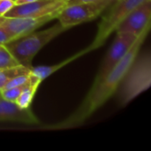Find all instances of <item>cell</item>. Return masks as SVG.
Instances as JSON below:
<instances>
[{
	"label": "cell",
	"instance_id": "cell-1",
	"mask_svg": "<svg viewBox=\"0 0 151 151\" xmlns=\"http://www.w3.org/2000/svg\"><path fill=\"white\" fill-rule=\"evenodd\" d=\"M150 26L146 27L142 33L137 36L135 42L128 50L127 54L110 71V73L101 81L94 82L81 106L71 116L59 123L45 126L43 128L49 130H62L80 127L95 111L102 107L119 88L125 73L137 57L143 42L150 33Z\"/></svg>",
	"mask_w": 151,
	"mask_h": 151
},
{
	"label": "cell",
	"instance_id": "cell-2",
	"mask_svg": "<svg viewBox=\"0 0 151 151\" xmlns=\"http://www.w3.org/2000/svg\"><path fill=\"white\" fill-rule=\"evenodd\" d=\"M69 28L56 24L45 30L32 32L25 36L14 39L4 45L19 65L31 68L35 55L50 42Z\"/></svg>",
	"mask_w": 151,
	"mask_h": 151
},
{
	"label": "cell",
	"instance_id": "cell-3",
	"mask_svg": "<svg viewBox=\"0 0 151 151\" xmlns=\"http://www.w3.org/2000/svg\"><path fill=\"white\" fill-rule=\"evenodd\" d=\"M151 85V57L150 52L135 58L125 73L119 88V102L127 105Z\"/></svg>",
	"mask_w": 151,
	"mask_h": 151
},
{
	"label": "cell",
	"instance_id": "cell-4",
	"mask_svg": "<svg viewBox=\"0 0 151 151\" xmlns=\"http://www.w3.org/2000/svg\"><path fill=\"white\" fill-rule=\"evenodd\" d=\"M144 1L146 0H121L115 2L110 11L102 18L97 33L93 42L85 49L86 52H91L103 46L126 17Z\"/></svg>",
	"mask_w": 151,
	"mask_h": 151
},
{
	"label": "cell",
	"instance_id": "cell-5",
	"mask_svg": "<svg viewBox=\"0 0 151 151\" xmlns=\"http://www.w3.org/2000/svg\"><path fill=\"white\" fill-rule=\"evenodd\" d=\"M137 36L127 32H117L116 38L106 53L94 82L101 81L121 60L135 42Z\"/></svg>",
	"mask_w": 151,
	"mask_h": 151
},
{
	"label": "cell",
	"instance_id": "cell-6",
	"mask_svg": "<svg viewBox=\"0 0 151 151\" xmlns=\"http://www.w3.org/2000/svg\"><path fill=\"white\" fill-rule=\"evenodd\" d=\"M60 12L37 18H10L0 16V27L11 35L13 39H17L35 31L38 27L57 19Z\"/></svg>",
	"mask_w": 151,
	"mask_h": 151
},
{
	"label": "cell",
	"instance_id": "cell-7",
	"mask_svg": "<svg viewBox=\"0 0 151 151\" xmlns=\"http://www.w3.org/2000/svg\"><path fill=\"white\" fill-rule=\"evenodd\" d=\"M104 10L96 3H85L65 5L59 12L57 19L59 24L71 28L79 24L96 19Z\"/></svg>",
	"mask_w": 151,
	"mask_h": 151
},
{
	"label": "cell",
	"instance_id": "cell-8",
	"mask_svg": "<svg viewBox=\"0 0 151 151\" xmlns=\"http://www.w3.org/2000/svg\"><path fill=\"white\" fill-rule=\"evenodd\" d=\"M67 0H36L31 3L15 4L4 16L10 18H37L61 11Z\"/></svg>",
	"mask_w": 151,
	"mask_h": 151
},
{
	"label": "cell",
	"instance_id": "cell-9",
	"mask_svg": "<svg viewBox=\"0 0 151 151\" xmlns=\"http://www.w3.org/2000/svg\"><path fill=\"white\" fill-rule=\"evenodd\" d=\"M151 0H146L134 8L117 27V32L131 33L136 36L150 26Z\"/></svg>",
	"mask_w": 151,
	"mask_h": 151
},
{
	"label": "cell",
	"instance_id": "cell-10",
	"mask_svg": "<svg viewBox=\"0 0 151 151\" xmlns=\"http://www.w3.org/2000/svg\"><path fill=\"white\" fill-rule=\"evenodd\" d=\"M0 121H14L28 125L39 124L30 108L21 109L15 103L4 99L0 95Z\"/></svg>",
	"mask_w": 151,
	"mask_h": 151
},
{
	"label": "cell",
	"instance_id": "cell-11",
	"mask_svg": "<svg viewBox=\"0 0 151 151\" xmlns=\"http://www.w3.org/2000/svg\"><path fill=\"white\" fill-rule=\"evenodd\" d=\"M87 54L85 49L82 50L81 51L78 52L77 54L75 55H73L72 57L66 58L65 60L57 64V65H42V66H37V67H31L30 71H31V73L37 77L38 79H40L42 81L43 80H45L46 78H48L49 76H50L52 73H54L55 72L58 71L59 69L63 68L64 66H65L66 65L70 64L71 62L74 61L75 59H78L79 58H81V56Z\"/></svg>",
	"mask_w": 151,
	"mask_h": 151
},
{
	"label": "cell",
	"instance_id": "cell-12",
	"mask_svg": "<svg viewBox=\"0 0 151 151\" xmlns=\"http://www.w3.org/2000/svg\"><path fill=\"white\" fill-rule=\"evenodd\" d=\"M42 81L38 78L31 81L20 93L17 100L15 101V104L21 109H27L30 107L32 101L35 97V95L41 84Z\"/></svg>",
	"mask_w": 151,
	"mask_h": 151
},
{
	"label": "cell",
	"instance_id": "cell-13",
	"mask_svg": "<svg viewBox=\"0 0 151 151\" xmlns=\"http://www.w3.org/2000/svg\"><path fill=\"white\" fill-rule=\"evenodd\" d=\"M31 68L25 67L21 65L10 67V68H5V69H0V90L5 86V84L13 77L19 75V74H23L27 73L30 71Z\"/></svg>",
	"mask_w": 151,
	"mask_h": 151
},
{
	"label": "cell",
	"instance_id": "cell-14",
	"mask_svg": "<svg viewBox=\"0 0 151 151\" xmlns=\"http://www.w3.org/2000/svg\"><path fill=\"white\" fill-rule=\"evenodd\" d=\"M19 65V62L9 51L4 44H0V69Z\"/></svg>",
	"mask_w": 151,
	"mask_h": 151
},
{
	"label": "cell",
	"instance_id": "cell-15",
	"mask_svg": "<svg viewBox=\"0 0 151 151\" xmlns=\"http://www.w3.org/2000/svg\"><path fill=\"white\" fill-rule=\"evenodd\" d=\"M37 77H35L34 80H35ZM33 80V81H34ZM31 82V81H30ZM29 82V83H30ZM25 84V85H22V86H19V87H14V88H4V89H1L0 90V95L1 96L7 100V101H10V102H12V103H15V101L17 100V98L19 97V96L20 95V93L22 92V90L29 84Z\"/></svg>",
	"mask_w": 151,
	"mask_h": 151
},
{
	"label": "cell",
	"instance_id": "cell-16",
	"mask_svg": "<svg viewBox=\"0 0 151 151\" xmlns=\"http://www.w3.org/2000/svg\"><path fill=\"white\" fill-rule=\"evenodd\" d=\"M14 5V0H0V16H4Z\"/></svg>",
	"mask_w": 151,
	"mask_h": 151
},
{
	"label": "cell",
	"instance_id": "cell-17",
	"mask_svg": "<svg viewBox=\"0 0 151 151\" xmlns=\"http://www.w3.org/2000/svg\"><path fill=\"white\" fill-rule=\"evenodd\" d=\"M12 40H14L13 37L0 27V44H5Z\"/></svg>",
	"mask_w": 151,
	"mask_h": 151
},
{
	"label": "cell",
	"instance_id": "cell-18",
	"mask_svg": "<svg viewBox=\"0 0 151 151\" xmlns=\"http://www.w3.org/2000/svg\"><path fill=\"white\" fill-rule=\"evenodd\" d=\"M117 0H96L95 3H96L97 4H99L104 10H106L109 5H111V4L115 3Z\"/></svg>",
	"mask_w": 151,
	"mask_h": 151
},
{
	"label": "cell",
	"instance_id": "cell-19",
	"mask_svg": "<svg viewBox=\"0 0 151 151\" xmlns=\"http://www.w3.org/2000/svg\"><path fill=\"white\" fill-rule=\"evenodd\" d=\"M96 0H67L66 5L76 4H85V3H93Z\"/></svg>",
	"mask_w": 151,
	"mask_h": 151
},
{
	"label": "cell",
	"instance_id": "cell-20",
	"mask_svg": "<svg viewBox=\"0 0 151 151\" xmlns=\"http://www.w3.org/2000/svg\"><path fill=\"white\" fill-rule=\"evenodd\" d=\"M36 0H14L15 4H27V3H31Z\"/></svg>",
	"mask_w": 151,
	"mask_h": 151
},
{
	"label": "cell",
	"instance_id": "cell-21",
	"mask_svg": "<svg viewBox=\"0 0 151 151\" xmlns=\"http://www.w3.org/2000/svg\"><path fill=\"white\" fill-rule=\"evenodd\" d=\"M117 1H121V0H117ZM117 1H116V2H117Z\"/></svg>",
	"mask_w": 151,
	"mask_h": 151
}]
</instances>
